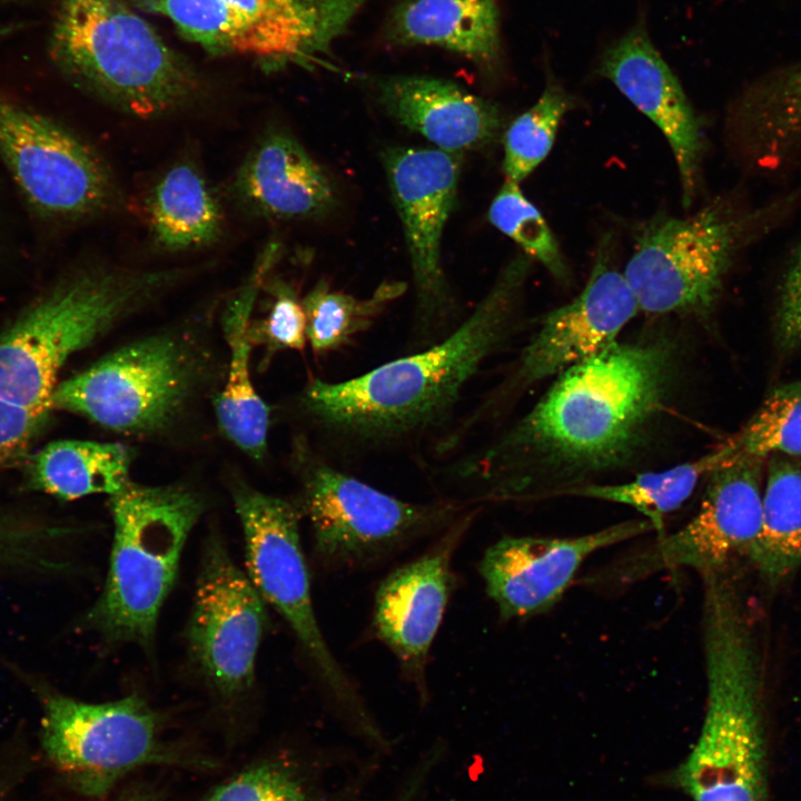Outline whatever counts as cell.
<instances>
[{"mask_svg": "<svg viewBox=\"0 0 801 801\" xmlns=\"http://www.w3.org/2000/svg\"><path fill=\"white\" fill-rule=\"evenodd\" d=\"M701 577L705 712L664 782L692 801H768L762 673L746 607L730 572Z\"/></svg>", "mask_w": 801, "mask_h": 801, "instance_id": "4", "label": "cell"}, {"mask_svg": "<svg viewBox=\"0 0 801 801\" xmlns=\"http://www.w3.org/2000/svg\"><path fill=\"white\" fill-rule=\"evenodd\" d=\"M132 458V449L119 442L56 441L32 457L29 481L32 488L66 501L112 496L131 481Z\"/></svg>", "mask_w": 801, "mask_h": 801, "instance_id": "25", "label": "cell"}, {"mask_svg": "<svg viewBox=\"0 0 801 801\" xmlns=\"http://www.w3.org/2000/svg\"><path fill=\"white\" fill-rule=\"evenodd\" d=\"M775 332L783 350L801 347V241L793 250L780 283Z\"/></svg>", "mask_w": 801, "mask_h": 801, "instance_id": "38", "label": "cell"}, {"mask_svg": "<svg viewBox=\"0 0 801 801\" xmlns=\"http://www.w3.org/2000/svg\"><path fill=\"white\" fill-rule=\"evenodd\" d=\"M748 558L773 584L801 566V461L793 456H771L761 531Z\"/></svg>", "mask_w": 801, "mask_h": 801, "instance_id": "27", "label": "cell"}, {"mask_svg": "<svg viewBox=\"0 0 801 801\" xmlns=\"http://www.w3.org/2000/svg\"><path fill=\"white\" fill-rule=\"evenodd\" d=\"M0 794H1V791H0ZM0 800H1V798H0Z\"/></svg>", "mask_w": 801, "mask_h": 801, "instance_id": "41", "label": "cell"}, {"mask_svg": "<svg viewBox=\"0 0 801 801\" xmlns=\"http://www.w3.org/2000/svg\"><path fill=\"white\" fill-rule=\"evenodd\" d=\"M199 269L97 267L63 281L0 335V468L21 461L67 360Z\"/></svg>", "mask_w": 801, "mask_h": 801, "instance_id": "3", "label": "cell"}, {"mask_svg": "<svg viewBox=\"0 0 801 801\" xmlns=\"http://www.w3.org/2000/svg\"><path fill=\"white\" fill-rule=\"evenodd\" d=\"M568 107L565 90L553 78L547 79L538 100L505 132L503 169L507 179L518 184L546 158Z\"/></svg>", "mask_w": 801, "mask_h": 801, "instance_id": "33", "label": "cell"}, {"mask_svg": "<svg viewBox=\"0 0 801 801\" xmlns=\"http://www.w3.org/2000/svg\"><path fill=\"white\" fill-rule=\"evenodd\" d=\"M671 354L615 343L557 375L534 407L454 473L467 501L502 502L530 463L599 469L625 461L666 392Z\"/></svg>", "mask_w": 801, "mask_h": 801, "instance_id": "1", "label": "cell"}, {"mask_svg": "<svg viewBox=\"0 0 801 801\" xmlns=\"http://www.w3.org/2000/svg\"><path fill=\"white\" fill-rule=\"evenodd\" d=\"M158 730L157 714L136 694L103 703L52 694L43 702L40 739L78 792L102 798L136 769L171 761Z\"/></svg>", "mask_w": 801, "mask_h": 801, "instance_id": "12", "label": "cell"}, {"mask_svg": "<svg viewBox=\"0 0 801 801\" xmlns=\"http://www.w3.org/2000/svg\"><path fill=\"white\" fill-rule=\"evenodd\" d=\"M148 212L156 243L170 251L208 245L221 230L218 201L200 172L188 164L171 167L157 181Z\"/></svg>", "mask_w": 801, "mask_h": 801, "instance_id": "26", "label": "cell"}, {"mask_svg": "<svg viewBox=\"0 0 801 801\" xmlns=\"http://www.w3.org/2000/svg\"><path fill=\"white\" fill-rule=\"evenodd\" d=\"M233 501L245 538L246 573L254 586L289 625L329 701L367 723L356 683L333 653L316 617L298 504L243 484L234 488Z\"/></svg>", "mask_w": 801, "mask_h": 801, "instance_id": "9", "label": "cell"}, {"mask_svg": "<svg viewBox=\"0 0 801 801\" xmlns=\"http://www.w3.org/2000/svg\"><path fill=\"white\" fill-rule=\"evenodd\" d=\"M531 259L517 255L469 316L444 338L354 378H313L300 404L330 441L350 449L418 443L449 421L463 390L506 338Z\"/></svg>", "mask_w": 801, "mask_h": 801, "instance_id": "2", "label": "cell"}, {"mask_svg": "<svg viewBox=\"0 0 801 801\" xmlns=\"http://www.w3.org/2000/svg\"><path fill=\"white\" fill-rule=\"evenodd\" d=\"M740 236V221L722 202L686 218L651 220L623 274L640 310L651 315L709 312L720 295Z\"/></svg>", "mask_w": 801, "mask_h": 801, "instance_id": "11", "label": "cell"}, {"mask_svg": "<svg viewBox=\"0 0 801 801\" xmlns=\"http://www.w3.org/2000/svg\"><path fill=\"white\" fill-rule=\"evenodd\" d=\"M0 155L27 198L44 212L88 215L108 207L116 196L95 151L1 92Z\"/></svg>", "mask_w": 801, "mask_h": 801, "instance_id": "15", "label": "cell"}, {"mask_svg": "<svg viewBox=\"0 0 801 801\" xmlns=\"http://www.w3.org/2000/svg\"><path fill=\"white\" fill-rule=\"evenodd\" d=\"M211 363L190 333L159 330L112 349L58 384L52 406L131 436L168 431L199 398Z\"/></svg>", "mask_w": 801, "mask_h": 801, "instance_id": "7", "label": "cell"}, {"mask_svg": "<svg viewBox=\"0 0 801 801\" xmlns=\"http://www.w3.org/2000/svg\"><path fill=\"white\" fill-rule=\"evenodd\" d=\"M62 534V530L24 524L0 515V571L55 570L58 562L48 552Z\"/></svg>", "mask_w": 801, "mask_h": 801, "instance_id": "37", "label": "cell"}, {"mask_svg": "<svg viewBox=\"0 0 801 801\" xmlns=\"http://www.w3.org/2000/svg\"><path fill=\"white\" fill-rule=\"evenodd\" d=\"M135 4L167 17L186 38L212 53L249 56L270 68L266 43L226 0H135Z\"/></svg>", "mask_w": 801, "mask_h": 801, "instance_id": "30", "label": "cell"}, {"mask_svg": "<svg viewBox=\"0 0 801 801\" xmlns=\"http://www.w3.org/2000/svg\"><path fill=\"white\" fill-rule=\"evenodd\" d=\"M596 71L665 136L678 165L683 204L689 207L702 156V131L680 81L652 42L643 17L605 47Z\"/></svg>", "mask_w": 801, "mask_h": 801, "instance_id": "19", "label": "cell"}, {"mask_svg": "<svg viewBox=\"0 0 801 801\" xmlns=\"http://www.w3.org/2000/svg\"><path fill=\"white\" fill-rule=\"evenodd\" d=\"M257 31L270 69L320 62L366 0H226Z\"/></svg>", "mask_w": 801, "mask_h": 801, "instance_id": "23", "label": "cell"}, {"mask_svg": "<svg viewBox=\"0 0 801 801\" xmlns=\"http://www.w3.org/2000/svg\"><path fill=\"white\" fill-rule=\"evenodd\" d=\"M1 1H3V0H0V2H1Z\"/></svg>", "mask_w": 801, "mask_h": 801, "instance_id": "42", "label": "cell"}, {"mask_svg": "<svg viewBox=\"0 0 801 801\" xmlns=\"http://www.w3.org/2000/svg\"><path fill=\"white\" fill-rule=\"evenodd\" d=\"M377 91L395 120L447 152L485 147L503 127L496 103L447 80L395 76L379 81Z\"/></svg>", "mask_w": 801, "mask_h": 801, "instance_id": "20", "label": "cell"}, {"mask_svg": "<svg viewBox=\"0 0 801 801\" xmlns=\"http://www.w3.org/2000/svg\"><path fill=\"white\" fill-rule=\"evenodd\" d=\"M251 214L274 219L319 217L336 205L330 179L290 135H266L247 155L233 182Z\"/></svg>", "mask_w": 801, "mask_h": 801, "instance_id": "21", "label": "cell"}, {"mask_svg": "<svg viewBox=\"0 0 801 801\" xmlns=\"http://www.w3.org/2000/svg\"><path fill=\"white\" fill-rule=\"evenodd\" d=\"M412 794H413V790L407 791V793L399 801H409Z\"/></svg>", "mask_w": 801, "mask_h": 801, "instance_id": "40", "label": "cell"}, {"mask_svg": "<svg viewBox=\"0 0 801 801\" xmlns=\"http://www.w3.org/2000/svg\"><path fill=\"white\" fill-rule=\"evenodd\" d=\"M475 514L464 513L422 554L386 575L375 593V634L421 695L427 692L431 647L455 585L453 558Z\"/></svg>", "mask_w": 801, "mask_h": 801, "instance_id": "16", "label": "cell"}, {"mask_svg": "<svg viewBox=\"0 0 801 801\" xmlns=\"http://www.w3.org/2000/svg\"><path fill=\"white\" fill-rule=\"evenodd\" d=\"M265 600L215 537L206 543L188 625V646L221 696L247 692L267 623Z\"/></svg>", "mask_w": 801, "mask_h": 801, "instance_id": "14", "label": "cell"}, {"mask_svg": "<svg viewBox=\"0 0 801 801\" xmlns=\"http://www.w3.org/2000/svg\"><path fill=\"white\" fill-rule=\"evenodd\" d=\"M117 801H159L158 797L150 792L131 794Z\"/></svg>", "mask_w": 801, "mask_h": 801, "instance_id": "39", "label": "cell"}, {"mask_svg": "<svg viewBox=\"0 0 801 801\" xmlns=\"http://www.w3.org/2000/svg\"><path fill=\"white\" fill-rule=\"evenodd\" d=\"M762 462L748 457L709 475L695 514L678 531L657 534L613 561L587 580L590 585H625L669 570L690 568L700 575L728 572L749 557L762 525Z\"/></svg>", "mask_w": 801, "mask_h": 801, "instance_id": "10", "label": "cell"}, {"mask_svg": "<svg viewBox=\"0 0 801 801\" xmlns=\"http://www.w3.org/2000/svg\"><path fill=\"white\" fill-rule=\"evenodd\" d=\"M393 27L403 42L443 47L479 67L498 59L495 0H413L397 11Z\"/></svg>", "mask_w": 801, "mask_h": 801, "instance_id": "24", "label": "cell"}, {"mask_svg": "<svg viewBox=\"0 0 801 801\" xmlns=\"http://www.w3.org/2000/svg\"><path fill=\"white\" fill-rule=\"evenodd\" d=\"M50 52L78 85L140 118L186 106L199 87L190 67L127 0H56Z\"/></svg>", "mask_w": 801, "mask_h": 801, "instance_id": "5", "label": "cell"}, {"mask_svg": "<svg viewBox=\"0 0 801 801\" xmlns=\"http://www.w3.org/2000/svg\"><path fill=\"white\" fill-rule=\"evenodd\" d=\"M273 301L267 316L250 325L253 345H263L270 353L303 350L307 343L306 315L301 300L289 285L273 284Z\"/></svg>", "mask_w": 801, "mask_h": 801, "instance_id": "36", "label": "cell"}, {"mask_svg": "<svg viewBox=\"0 0 801 801\" xmlns=\"http://www.w3.org/2000/svg\"><path fill=\"white\" fill-rule=\"evenodd\" d=\"M651 532L647 520L634 518L577 536H503L484 552L478 572L500 616L525 620L557 604L591 555Z\"/></svg>", "mask_w": 801, "mask_h": 801, "instance_id": "17", "label": "cell"}, {"mask_svg": "<svg viewBox=\"0 0 801 801\" xmlns=\"http://www.w3.org/2000/svg\"><path fill=\"white\" fill-rule=\"evenodd\" d=\"M725 444L733 463L748 457L801 456V379L769 393L753 416Z\"/></svg>", "mask_w": 801, "mask_h": 801, "instance_id": "32", "label": "cell"}, {"mask_svg": "<svg viewBox=\"0 0 801 801\" xmlns=\"http://www.w3.org/2000/svg\"><path fill=\"white\" fill-rule=\"evenodd\" d=\"M275 255L266 251L248 283L231 300L222 318L229 363L221 389L214 397L216 421L222 435L254 459L267 452L269 406L255 387L250 373V316L264 276Z\"/></svg>", "mask_w": 801, "mask_h": 801, "instance_id": "22", "label": "cell"}, {"mask_svg": "<svg viewBox=\"0 0 801 801\" xmlns=\"http://www.w3.org/2000/svg\"><path fill=\"white\" fill-rule=\"evenodd\" d=\"M729 466L722 444L693 461L670 468L636 475L619 484H582L564 487L556 496H578L623 504L647 520L654 533H664V518L680 508L692 495L699 482L714 471Z\"/></svg>", "mask_w": 801, "mask_h": 801, "instance_id": "28", "label": "cell"}, {"mask_svg": "<svg viewBox=\"0 0 801 801\" xmlns=\"http://www.w3.org/2000/svg\"><path fill=\"white\" fill-rule=\"evenodd\" d=\"M383 164L409 254L416 330L432 337L454 309L441 249L456 198L458 156L441 149L395 147L383 152Z\"/></svg>", "mask_w": 801, "mask_h": 801, "instance_id": "13", "label": "cell"}, {"mask_svg": "<svg viewBox=\"0 0 801 801\" xmlns=\"http://www.w3.org/2000/svg\"><path fill=\"white\" fill-rule=\"evenodd\" d=\"M488 219L556 279H568L567 265L552 230L517 182L506 179L491 204Z\"/></svg>", "mask_w": 801, "mask_h": 801, "instance_id": "34", "label": "cell"}, {"mask_svg": "<svg viewBox=\"0 0 801 801\" xmlns=\"http://www.w3.org/2000/svg\"><path fill=\"white\" fill-rule=\"evenodd\" d=\"M297 454V504L309 523L318 562L328 571L382 563L439 534L471 510V504L453 498L404 501L339 471L306 445Z\"/></svg>", "mask_w": 801, "mask_h": 801, "instance_id": "8", "label": "cell"}, {"mask_svg": "<svg viewBox=\"0 0 801 801\" xmlns=\"http://www.w3.org/2000/svg\"><path fill=\"white\" fill-rule=\"evenodd\" d=\"M406 290L402 281H386L366 298L333 290L318 281L301 299L306 315V335L316 353H327L347 345L367 330L383 310Z\"/></svg>", "mask_w": 801, "mask_h": 801, "instance_id": "31", "label": "cell"}, {"mask_svg": "<svg viewBox=\"0 0 801 801\" xmlns=\"http://www.w3.org/2000/svg\"><path fill=\"white\" fill-rule=\"evenodd\" d=\"M202 801H312V798L291 768L266 760L217 785Z\"/></svg>", "mask_w": 801, "mask_h": 801, "instance_id": "35", "label": "cell"}, {"mask_svg": "<svg viewBox=\"0 0 801 801\" xmlns=\"http://www.w3.org/2000/svg\"><path fill=\"white\" fill-rule=\"evenodd\" d=\"M109 498L113 541L108 574L86 623L109 641L148 645L204 501L182 485L134 481Z\"/></svg>", "mask_w": 801, "mask_h": 801, "instance_id": "6", "label": "cell"}, {"mask_svg": "<svg viewBox=\"0 0 801 801\" xmlns=\"http://www.w3.org/2000/svg\"><path fill=\"white\" fill-rule=\"evenodd\" d=\"M639 310L630 285L614 265L612 240L605 235L585 287L572 301L545 315L501 394L557 376L604 352L617 343Z\"/></svg>", "mask_w": 801, "mask_h": 801, "instance_id": "18", "label": "cell"}, {"mask_svg": "<svg viewBox=\"0 0 801 801\" xmlns=\"http://www.w3.org/2000/svg\"><path fill=\"white\" fill-rule=\"evenodd\" d=\"M732 134L760 159L784 157L801 144V63L749 90L735 107Z\"/></svg>", "mask_w": 801, "mask_h": 801, "instance_id": "29", "label": "cell"}]
</instances>
